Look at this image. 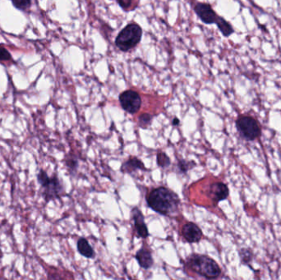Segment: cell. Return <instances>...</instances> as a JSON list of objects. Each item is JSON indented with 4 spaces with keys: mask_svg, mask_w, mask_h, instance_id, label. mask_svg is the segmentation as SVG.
Here are the masks:
<instances>
[{
    "mask_svg": "<svg viewBox=\"0 0 281 280\" xmlns=\"http://www.w3.org/2000/svg\"><path fill=\"white\" fill-rule=\"evenodd\" d=\"M146 201L150 208L156 213L165 216L173 215L177 212L180 204L178 196L164 186L151 191Z\"/></svg>",
    "mask_w": 281,
    "mask_h": 280,
    "instance_id": "6da1fadb",
    "label": "cell"
},
{
    "mask_svg": "<svg viewBox=\"0 0 281 280\" xmlns=\"http://www.w3.org/2000/svg\"><path fill=\"white\" fill-rule=\"evenodd\" d=\"M188 269L207 279L218 278L221 274L219 264L212 258L205 255H192L187 260Z\"/></svg>",
    "mask_w": 281,
    "mask_h": 280,
    "instance_id": "7a4b0ae2",
    "label": "cell"
},
{
    "mask_svg": "<svg viewBox=\"0 0 281 280\" xmlns=\"http://www.w3.org/2000/svg\"><path fill=\"white\" fill-rule=\"evenodd\" d=\"M37 180L42 189L41 194L45 202L59 199L65 194L63 182L57 175L49 176L46 171L41 169L37 174Z\"/></svg>",
    "mask_w": 281,
    "mask_h": 280,
    "instance_id": "3957f363",
    "label": "cell"
},
{
    "mask_svg": "<svg viewBox=\"0 0 281 280\" xmlns=\"http://www.w3.org/2000/svg\"><path fill=\"white\" fill-rule=\"evenodd\" d=\"M142 29L136 23H130L119 33L115 45L121 51L127 52L136 47L142 40Z\"/></svg>",
    "mask_w": 281,
    "mask_h": 280,
    "instance_id": "277c9868",
    "label": "cell"
},
{
    "mask_svg": "<svg viewBox=\"0 0 281 280\" xmlns=\"http://www.w3.org/2000/svg\"><path fill=\"white\" fill-rule=\"evenodd\" d=\"M235 124L241 137L247 141H255L261 135V126L253 117L240 115Z\"/></svg>",
    "mask_w": 281,
    "mask_h": 280,
    "instance_id": "5b68a950",
    "label": "cell"
},
{
    "mask_svg": "<svg viewBox=\"0 0 281 280\" xmlns=\"http://www.w3.org/2000/svg\"><path fill=\"white\" fill-rule=\"evenodd\" d=\"M120 102L122 108L131 115L138 112L142 106V99L139 94L132 90L123 92L120 96Z\"/></svg>",
    "mask_w": 281,
    "mask_h": 280,
    "instance_id": "8992f818",
    "label": "cell"
},
{
    "mask_svg": "<svg viewBox=\"0 0 281 280\" xmlns=\"http://www.w3.org/2000/svg\"><path fill=\"white\" fill-rule=\"evenodd\" d=\"M194 11L196 13L203 23L206 24H216L219 17L214 11L211 5L204 3H198L194 8Z\"/></svg>",
    "mask_w": 281,
    "mask_h": 280,
    "instance_id": "52a82bcc",
    "label": "cell"
},
{
    "mask_svg": "<svg viewBox=\"0 0 281 280\" xmlns=\"http://www.w3.org/2000/svg\"><path fill=\"white\" fill-rule=\"evenodd\" d=\"M229 195L230 190L226 184L221 181H216L211 184L209 188V196L213 200V202L219 203L221 201L227 199Z\"/></svg>",
    "mask_w": 281,
    "mask_h": 280,
    "instance_id": "ba28073f",
    "label": "cell"
},
{
    "mask_svg": "<svg viewBox=\"0 0 281 280\" xmlns=\"http://www.w3.org/2000/svg\"><path fill=\"white\" fill-rule=\"evenodd\" d=\"M134 226L137 236L140 238H146L149 236V231L145 223L144 216L142 215V211L139 209L133 208L132 211Z\"/></svg>",
    "mask_w": 281,
    "mask_h": 280,
    "instance_id": "9c48e42d",
    "label": "cell"
},
{
    "mask_svg": "<svg viewBox=\"0 0 281 280\" xmlns=\"http://www.w3.org/2000/svg\"><path fill=\"white\" fill-rule=\"evenodd\" d=\"M182 236L187 242L194 243L198 242L203 238V232L200 228L194 223H187L182 227Z\"/></svg>",
    "mask_w": 281,
    "mask_h": 280,
    "instance_id": "30bf717a",
    "label": "cell"
},
{
    "mask_svg": "<svg viewBox=\"0 0 281 280\" xmlns=\"http://www.w3.org/2000/svg\"><path fill=\"white\" fill-rule=\"evenodd\" d=\"M120 170L123 173L132 174L137 170L146 171V168L142 160H140L136 157H133V158H130L128 160H127L126 162H124Z\"/></svg>",
    "mask_w": 281,
    "mask_h": 280,
    "instance_id": "8fae6325",
    "label": "cell"
},
{
    "mask_svg": "<svg viewBox=\"0 0 281 280\" xmlns=\"http://www.w3.org/2000/svg\"><path fill=\"white\" fill-rule=\"evenodd\" d=\"M136 259L140 266L143 269H150L153 265V258L151 252L146 248L140 249L136 254Z\"/></svg>",
    "mask_w": 281,
    "mask_h": 280,
    "instance_id": "7c38bea8",
    "label": "cell"
},
{
    "mask_svg": "<svg viewBox=\"0 0 281 280\" xmlns=\"http://www.w3.org/2000/svg\"><path fill=\"white\" fill-rule=\"evenodd\" d=\"M77 251L81 255L86 258L94 257L95 252L92 247H90L87 240L81 238L77 242Z\"/></svg>",
    "mask_w": 281,
    "mask_h": 280,
    "instance_id": "4fadbf2b",
    "label": "cell"
},
{
    "mask_svg": "<svg viewBox=\"0 0 281 280\" xmlns=\"http://www.w3.org/2000/svg\"><path fill=\"white\" fill-rule=\"evenodd\" d=\"M216 24L218 27L219 30L221 31L223 36H225V37L231 36L232 34L234 32V28L232 27L231 24L228 23L225 18L219 17L218 20L216 22Z\"/></svg>",
    "mask_w": 281,
    "mask_h": 280,
    "instance_id": "5bb4252c",
    "label": "cell"
},
{
    "mask_svg": "<svg viewBox=\"0 0 281 280\" xmlns=\"http://www.w3.org/2000/svg\"><path fill=\"white\" fill-rule=\"evenodd\" d=\"M239 256H240L242 263L244 264H248L252 260L253 253L252 251L248 248H242L239 251Z\"/></svg>",
    "mask_w": 281,
    "mask_h": 280,
    "instance_id": "9a60e30c",
    "label": "cell"
},
{
    "mask_svg": "<svg viewBox=\"0 0 281 280\" xmlns=\"http://www.w3.org/2000/svg\"><path fill=\"white\" fill-rule=\"evenodd\" d=\"M157 160L158 165L161 167V168H168L171 164V160L169 157L164 152H160L157 154Z\"/></svg>",
    "mask_w": 281,
    "mask_h": 280,
    "instance_id": "2e32d148",
    "label": "cell"
},
{
    "mask_svg": "<svg viewBox=\"0 0 281 280\" xmlns=\"http://www.w3.org/2000/svg\"><path fill=\"white\" fill-rule=\"evenodd\" d=\"M194 166H196L194 161H186V160H179L178 163V170L180 173H186L188 171L194 168Z\"/></svg>",
    "mask_w": 281,
    "mask_h": 280,
    "instance_id": "e0dca14e",
    "label": "cell"
},
{
    "mask_svg": "<svg viewBox=\"0 0 281 280\" xmlns=\"http://www.w3.org/2000/svg\"><path fill=\"white\" fill-rule=\"evenodd\" d=\"M13 5L16 9L25 11L32 5V0H12Z\"/></svg>",
    "mask_w": 281,
    "mask_h": 280,
    "instance_id": "ac0fdd59",
    "label": "cell"
},
{
    "mask_svg": "<svg viewBox=\"0 0 281 280\" xmlns=\"http://www.w3.org/2000/svg\"><path fill=\"white\" fill-rule=\"evenodd\" d=\"M151 120H152V116L151 115H149V114H142L138 118V124H139L141 128L146 129L151 124Z\"/></svg>",
    "mask_w": 281,
    "mask_h": 280,
    "instance_id": "d6986e66",
    "label": "cell"
},
{
    "mask_svg": "<svg viewBox=\"0 0 281 280\" xmlns=\"http://www.w3.org/2000/svg\"><path fill=\"white\" fill-rule=\"evenodd\" d=\"M12 60V56L10 53L8 51L6 48L3 45H0V62H9Z\"/></svg>",
    "mask_w": 281,
    "mask_h": 280,
    "instance_id": "ffe728a7",
    "label": "cell"
},
{
    "mask_svg": "<svg viewBox=\"0 0 281 280\" xmlns=\"http://www.w3.org/2000/svg\"><path fill=\"white\" fill-rule=\"evenodd\" d=\"M66 164L68 166L70 172L72 173V172L77 170L78 162H77V159L75 157L69 156L68 159H67V161H66Z\"/></svg>",
    "mask_w": 281,
    "mask_h": 280,
    "instance_id": "44dd1931",
    "label": "cell"
},
{
    "mask_svg": "<svg viewBox=\"0 0 281 280\" xmlns=\"http://www.w3.org/2000/svg\"><path fill=\"white\" fill-rule=\"evenodd\" d=\"M118 3L122 9H127L130 7L133 0H118Z\"/></svg>",
    "mask_w": 281,
    "mask_h": 280,
    "instance_id": "7402d4cb",
    "label": "cell"
},
{
    "mask_svg": "<svg viewBox=\"0 0 281 280\" xmlns=\"http://www.w3.org/2000/svg\"><path fill=\"white\" fill-rule=\"evenodd\" d=\"M178 124H179V120H178V119H177V118H175V119L173 120V125L178 126Z\"/></svg>",
    "mask_w": 281,
    "mask_h": 280,
    "instance_id": "603a6c76",
    "label": "cell"
}]
</instances>
